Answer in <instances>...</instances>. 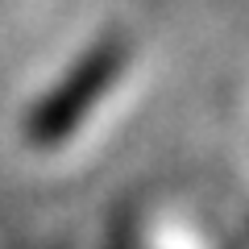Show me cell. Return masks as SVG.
<instances>
[{
    "instance_id": "cell-1",
    "label": "cell",
    "mask_w": 249,
    "mask_h": 249,
    "mask_svg": "<svg viewBox=\"0 0 249 249\" xmlns=\"http://www.w3.org/2000/svg\"><path fill=\"white\" fill-rule=\"evenodd\" d=\"M121 58H124V42H121V37H104V42H100L96 50L71 71V79L37 108V116L29 121V137H37V142H54V137H62L83 116V108L91 104V96L112 83V75L121 71Z\"/></svg>"
}]
</instances>
